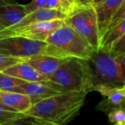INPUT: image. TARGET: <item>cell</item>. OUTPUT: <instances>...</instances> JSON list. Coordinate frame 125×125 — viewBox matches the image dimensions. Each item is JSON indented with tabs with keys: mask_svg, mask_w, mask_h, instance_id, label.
Instances as JSON below:
<instances>
[{
	"mask_svg": "<svg viewBox=\"0 0 125 125\" xmlns=\"http://www.w3.org/2000/svg\"><path fill=\"white\" fill-rule=\"evenodd\" d=\"M45 42L59 48L69 58L76 57L87 60L94 50L64 21L47 38Z\"/></svg>",
	"mask_w": 125,
	"mask_h": 125,
	"instance_id": "cell-5",
	"label": "cell"
},
{
	"mask_svg": "<svg viewBox=\"0 0 125 125\" xmlns=\"http://www.w3.org/2000/svg\"><path fill=\"white\" fill-rule=\"evenodd\" d=\"M92 0H78V7H86L89 5H92Z\"/></svg>",
	"mask_w": 125,
	"mask_h": 125,
	"instance_id": "cell-26",
	"label": "cell"
},
{
	"mask_svg": "<svg viewBox=\"0 0 125 125\" xmlns=\"http://www.w3.org/2000/svg\"><path fill=\"white\" fill-rule=\"evenodd\" d=\"M22 114L18 113L15 111L13 109L4 105V104L0 103V124L7 121L9 119H13L20 116Z\"/></svg>",
	"mask_w": 125,
	"mask_h": 125,
	"instance_id": "cell-20",
	"label": "cell"
},
{
	"mask_svg": "<svg viewBox=\"0 0 125 125\" xmlns=\"http://www.w3.org/2000/svg\"><path fill=\"white\" fill-rule=\"evenodd\" d=\"M3 73L11 76L20 78L26 82H41L47 81V78L39 73L27 62L17 64Z\"/></svg>",
	"mask_w": 125,
	"mask_h": 125,
	"instance_id": "cell-13",
	"label": "cell"
},
{
	"mask_svg": "<svg viewBox=\"0 0 125 125\" xmlns=\"http://www.w3.org/2000/svg\"><path fill=\"white\" fill-rule=\"evenodd\" d=\"M45 82L62 93L92 92L86 61L76 57L69 59Z\"/></svg>",
	"mask_w": 125,
	"mask_h": 125,
	"instance_id": "cell-3",
	"label": "cell"
},
{
	"mask_svg": "<svg viewBox=\"0 0 125 125\" xmlns=\"http://www.w3.org/2000/svg\"><path fill=\"white\" fill-rule=\"evenodd\" d=\"M0 53L24 59L26 61L38 56L69 58L62 51L51 44L22 37H12L0 40Z\"/></svg>",
	"mask_w": 125,
	"mask_h": 125,
	"instance_id": "cell-4",
	"label": "cell"
},
{
	"mask_svg": "<svg viewBox=\"0 0 125 125\" xmlns=\"http://www.w3.org/2000/svg\"><path fill=\"white\" fill-rule=\"evenodd\" d=\"M108 117L112 125H121L125 122V112L122 109H115L111 111Z\"/></svg>",
	"mask_w": 125,
	"mask_h": 125,
	"instance_id": "cell-19",
	"label": "cell"
},
{
	"mask_svg": "<svg viewBox=\"0 0 125 125\" xmlns=\"http://www.w3.org/2000/svg\"><path fill=\"white\" fill-rule=\"evenodd\" d=\"M86 92L59 94L33 105L25 114L55 125H66L78 116Z\"/></svg>",
	"mask_w": 125,
	"mask_h": 125,
	"instance_id": "cell-2",
	"label": "cell"
},
{
	"mask_svg": "<svg viewBox=\"0 0 125 125\" xmlns=\"http://www.w3.org/2000/svg\"><path fill=\"white\" fill-rule=\"evenodd\" d=\"M26 62V60L24 59H21L0 53V72H4L17 64Z\"/></svg>",
	"mask_w": 125,
	"mask_h": 125,
	"instance_id": "cell-18",
	"label": "cell"
},
{
	"mask_svg": "<svg viewBox=\"0 0 125 125\" xmlns=\"http://www.w3.org/2000/svg\"><path fill=\"white\" fill-rule=\"evenodd\" d=\"M69 59L70 58L64 59L50 56H38L29 59L26 62L48 79Z\"/></svg>",
	"mask_w": 125,
	"mask_h": 125,
	"instance_id": "cell-11",
	"label": "cell"
},
{
	"mask_svg": "<svg viewBox=\"0 0 125 125\" xmlns=\"http://www.w3.org/2000/svg\"><path fill=\"white\" fill-rule=\"evenodd\" d=\"M45 8L59 10L67 15H69L68 9L64 0H47Z\"/></svg>",
	"mask_w": 125,
	"mask_h": 125,
	"instance_id": "cell-22",
	"label": "cell"
},
{
	"mask_svg": "<svg viewBox=\"0 0 125 125\" xmlns=\"http://www.w3.org/2000/svg\"><path fill=\"white\" fill-rule=\"evenodd\" d=\"M1 29H1V27H0V31H1Z\"/></svg>",
	"mask_w": 125,
	"mask_h": 125,
	"instance_id": "cell-29",
	"label": "cell"
},
{
	"mask_svg": "<svg viewBox=\"0 0 125 125\" xmlns=\"http://www.w3.org/2000/svg\"><path fill=\"white\" fill-rule=\"evenodd\" d=\"M103 97L105 99L96 106V109L108 115L115 109H122L125 100V87L109 90Z\"/></svg>",
	"mask_w": 125,
	"mask_h": 125,
	"instance_id": "cell-14",
	"label": "cell"
},
{
	"mask_svg": "<svg viewBox=\"0 0 125 125\" xmlns=\"http://www.w3.org/2000/svg\"><path fill=\"white\" fill-rule=\"evenodd\" d=\"M64 23L75 30L93 49L100 48L98 21L93 5L77 8L64 20Z\"/></svg>",
	"mask_w": 125,
	"mask_h": 125,
	"instance_id": "cell-6",
	"label": "cell"
},
{
	"mask_svg": "<svg viewBox=\"0 0 125 125\" xmlns=\"http://www.w3.org/2000/svg\"><path fill=\"white\" fill-rule=\"evenodd\" d=\"M69 12V15L73 13L77 8H78V0H64Z\"/></svg>",
	"mask_w": 125,
	"mask_h": 125,
	"instance_id": "cell-25",
	"label": "cell"
},
{
	"mask_svg": "<svg viewBox=\"0 0 125 125\" xmlns=\"http://www.w3.org/2000/svg\"><path fill=\"white\" fill-rule=\"evenodd\" d=\"M0 103L20 114H26L32 106L29 96L18 92L0 91Z\"/></svg>",
	"mask_w": 125,
	"mask_h": 125,
	"instance_id": "cell-12",
	"label": "cell"
},
{
	"mask_svg": "<svg viewBox=\"0 0 125 125\" xmlns=\"http://www.w3.org/2000/svg\"><path fill=\"white\" fill-rule=\"evenodd\" d=\"M86 61L92 92L103 96L109 90L125 87V52L99 48Z\"/></svg>",
	"mask_w": 125,
	"mask_h": 125,
	"instance_id": "cell-1",
	"label": "cell"
},
{
	"mask_svg": "<svg viewBox=\"0 0 125 125\" xmlns=\"http://www.w3.org/2000/svg\"><path fill=\"white\" fill-rule=\"evenodd\" d=\"M0 125H55L37 117L22 114L13 119L5 121Z\"/></svg>",
	"mask_w": 125,
	"mask_h": 125,
	"instance_id": "cell-16",
	"label": "cell"
},
{
	"mask_svg": "<svg viewBox=\"0 0 125 125\" xmlns=\"http://www.w3.org/2000/svg\"><path fill=\"white\" fill-rule=\"evenodd\" d=\"M47 0H32L29 4L24 5L25 9L28 13L35 11L39 9L45 8Z\"/></svg>",
	"mask_w": 125,
	"mask_h": 125,
	"instance_id": "cell-23",
	"label": "cell"
},
{
	"mask_svg": "<svg viewBox=\"0 0 125 125\" xmlns=\"http://www.w3.org/2000/svg\"><path fill=\"white\" fill-rule=\"evenodd\" d=\"M26 81L0 72V91L13 92L14 89Z\"/></svg>",
	"mask_w": 125,
	"mask_h": 125,
	"instance_id": "cell-17",
	"label": "cell"
},
{
	"mask_svg": "<svg viewBox=\"0 0 125 125\" xmlns=\"http://www.w3.org/2000/svg\"><path fill=\"white\" fill-rule=\"evenodd\" d=\"M13 92L26 94L31 98L32 105L48 99L51 97L62 94V92L51 88L45 81L41 82H26L17 86Z\"/></svg>",
	"mask_w": 125,
	"mask_h": 125,
	"instance_id": "cell-8",
	"label": "cell"
},
{
	"mask_svg": "<svg viewBox=\"0 0 125 125\" xmlns=\"http://www.w3.org/2000/svg\"><path fill=\"white\" fill-rule=\"evenodd\" d=\"M111 49H113L117 51L125 52V34L113 44Z\"/></svg>",
	"mask_w": 125,
	"mask_h": 125,
	"instance_id": "cell-24",
	"label": "cell"
},
{
	"mask_svg": "<svg viewBox=\"0 0 125 125\" xmlns=\"http://www.w3.org/2000/svg\"><path fill=\"white\" fill-rule=\"evenodd\" d=\"M125 18V1L124 3L121 5V7L118 9V10L114 13L113 17L111 18V20L108 24L107 31L111 30L113 29L115 26H116L118 23H119L122 21H123Z\"/></svg>",
	"mask_w": 125,
	"mask_h": 125,
	"instance_id": "cell-21",
	"label": "cell"
},
{
	"mask_svg": "<svg viewBox=\"0 0 125 125\" xmlns=\"http://www.w3.org/2000/svg\"><path fill=\"white\" fill-rule=\"evenodd\" d=\"M125 34V18L111 30L106 31L100 42V49H111L113 44Z\"/></svg>",
	"mask_w": 125,
	"mask_h": 125,
	"instance_id": "cell-15",
	"label": "cell"
},
{
	"mask_svg": "<svg viewBox=\"0 0 125 125\" xmlns=\"http://www.w3.org/2000/svg\"><path fill=\"white\" fill-rule=\"evenodd\" d=\"M122 109L125 112V102H124V103H123V105H122Z\"/></svg>",
	"mask_w": 125,
	"mask_h": 125,
	"instance_id": "cell-28",
	"label": "cell"
},
{
	"mask_svg": "<svg viewBox=\"0 0 125 125\" xmlns=\"http://www.w3.org/2000/svg\"><path fill=\"white\" fill-rule=\"evenodd\" d=\"M104 0H92V5L93 6H95V5H97L98 4L101 3Z\"/></svg>",
	"mask_w": 125,
	"mask_h": 125,
	"instance_id": "cell-27",
	"label": "cell"
},
{
	"mask_svg": "<svg viewBox=\"0 0 125 125\" xmlns=\"http://www.w3.org/2000/svg\"><path fill=\"white\" fill-rule=\"evenodd\" d=\"M63 23L64 20L57 19L34 23L17 29H4L0 31V40L12 37H22L33 40L45 42L47 38Z\"/></svg>",
	"mask_w": 125,
	"mask_h": 125,
	"instance_id": "cell-7",
	"label": "cell"
},
{
	"mask_svg": "<svg viewBox=\"0 0 125 125\" xmlns=\"http://www.w3.org/2000/svg\"><path fill=\"white\" fill-rule=\"evenodd\" d=\"M27 14L24 5L11 0H0V27L2 29L15 25Z\"/></svg>",
	"mask_w": 125,
	"mask_h": 125,
	"instance_id": "cell-9",
	"label": "cell"
},
{
	"mask_svg": "<svg viewBox=\"0 0 125 125\" xmlns=\"http://www.w3.org/2000/svg\"><path fill=\"white\" fill-rule=\"evenodd\" d=\"M125 1V0H104L97 5L94 6L97 17L100 39H101L106 32L111 18Z\"/></svg>",
	"mask_w": 125,
	"mask_h": 125,
	"instance_id": "cell-10",
	"label": "cell"
}]
</instances>
